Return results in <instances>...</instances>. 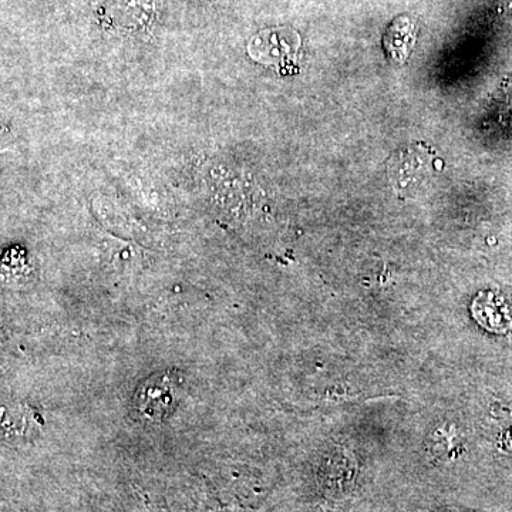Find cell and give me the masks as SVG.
<instances>
[{
	"label": "cell",
	"instance_id": "cell-1",
	"mask_svg": "<svg viewBox=\"0 0 512 512\" xmlns=\"http://www.w3.org/2000/svg\"><path fill=\"white\" fill-rule=\"evenodd\" d=\"M180 392V376L170 372L157 373L138 387L134 407L143 419L160 423L178 406Z\"/></svg>",
	"mask_w": 512,
	"mask_h": 512
},
{
	"label": "cell",
	"instance_id": "cell-2",
	"mask_svg": "<svg viewBox=\"0 0 512 512\" xmlns=\"http://www.w3.org/2000/svg\"><path fill=\"white\" fill-rule=\"evenodd\" d=\"M473 315L491 332L504 333L512 328V305L501 295H481L473 303Z\"/></svg>",
	"mask_w": 512,
	"mask_h": 512
},
{
	"label": "cell",
	"instance_id": "cell-3",
	"mask_svg": "<svg viewBox=\"0 0 512 512\" xmlns=\"http://www.w3.org/2000/svg\"><path fill=\"white\" fill-rule=\"evenodd\" d=\"M416 22L409 16L393 20L383 37L384 52L394 63L406 62L416 43Z\"/></svg>",
	"mask_w": 512,
	"mask_h": 512
}]
</instances>
